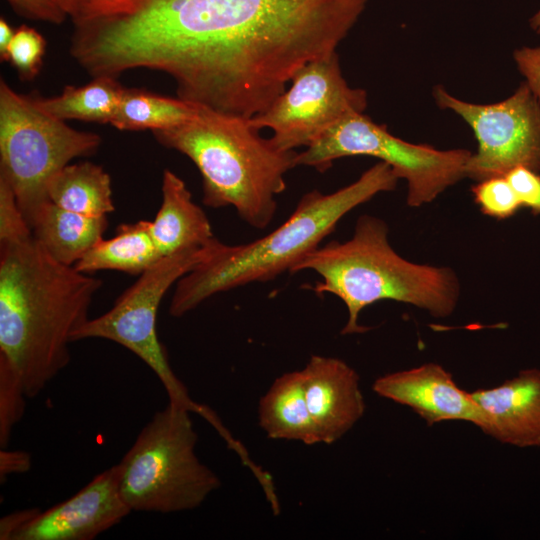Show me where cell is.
<instances>
[{"mask_svg":"<svg viewBox=\"0 0 540 540\" xmlns=\"http://www.w3.org/2000/svg\"><path fill=\"white\" fill-rule=\"evenodd\" d=\"M120 463L97 474L69 499L41 511L12 512L0 520L1 540H91L130 512L120 492Z\"/></svg>","mask_w":540,"mask_h":540,"instance_id":"obj_12","label":"cell"},{"mask_svg":"<svg viewBox=\"0 0 540 540\" xmlns=\"http://www.w3.org/2000/svg\"><path fill=\"white\" fill-rule=\"evenodd\" d=\"M190 413L169 402L122 458L120 492L131 511L193 510L220 487L219 477L196 455L198 435Z\"/></svg>","mask_w":540,"mask_h":540,"instance_id":"obj_6","label":"cell"},{"mask_svg":"<svg viewBox=\"0 0 540 540\" xmlns=\"http://www.w3.org/2000/svg\"><path fill=\"white\" fill-rule=\"evenodd\" d=\"M382 398L409 407L428 426L444 421H465L481 426L480 409L472 395L461 389L440 364L420 366L382 375L372 384Z\"/></svg>","mask_w":540,"mask_h":540,"instance_id":"obj_13","label":"cell"},{"mask_svg":"<svg viewBox=\"0 0 540 540\" xmlns=\"http://www.w3.org/2000/svg\"><path fill=\"white\" fill-rule=\"evenodd\" d=\"M49 201L66 210L91 217L114 211L111 177L92 162L68 164L47 183Z\"/></svg>","mask_w":540,"mask_h":540,"instance_id":"obj_20","label":"cell"},{"mask_svg":"<svg viewBox=\"0 0 540 540\" xmlns=\"http://www.w3.org/2000/svg\"><path fill=\"white\" fill-rule=\"evenodd\" d=\"M258 424L268 438L305 445L320 440L306 401L301 370L277 377L260 398Z\"/></svg>","mask_w":540,"mask_h":540,"instance_id":"obj_18","label":"cell"},{"mask_svg":"<svg viewBox=\"0 0 540 540\" xmlns=\"http://www.w3.org/2000/svg\"><path fill=\"white\" fill-rule=\"evenodd\" d=\"M162 258L150 232V221L120 224L110 239L101 238L73 266L91 274L114 270L140 275Z\"/></svg>","mask_w":540,"mask_h":540,"instance_id":"obj_19","label":"cell"},{"mask_svg":"<svg viewBox=\"0 0 540 540\" xmlns=\"http://www.w3.org/2000/svg\"><path fill=\"white\" fill-rule=\"evenodd\" d=\"M304 270L322 278L312 290L335 295L345 304L348 319L342 335L366 332L368 328L359 324V316L376 302L411 304L443 318L454 312L460 293L452 269L404 259L389 243L387 224L371 215L358 218L349 240L321 245L292 273Z\"/></svg>","mask_w":540,"mask_h":540,"instance_id":"obj_5","label":"cell"},{"mask_svg":"<svg viewBox=\"0 0 540 540\" xmlns=\"http://www.w3.org/2000/svg\"><path fill=\"white\" fill-rule=\"evenodd\" d=\"M26 398L17 370L0 358V447L7 448L14 426L22 419Z\"/></svg>","mask_w":540,"mask_h":540,"instance_id":"obj_23","label":"cell"},{"mask_svg":"<svg viewBox=\"0 0 540 540\" xmlns=\"http://www.w3.org/2000/svg\"><path fill=\"white\" fill-rule=\"evenodd\" d=\"M45 49L44 37L35 29L22 25L15 30L7 61L17 70L21 79L32 80L42 67Z\"/></svg>","mask_w":540,"mask_h":540,"instance_id":"obj_24","label":"cell"},{"mask_svg":"<svg viewBox=\"0 0 540 540\" xmlns=\"http://www.w3.org/2000/svg\"><path fill=\"white\" fill-rule=\"evenodd\" d=\"M22 16L32 20L61 24L68 17L58 0H7Z\"/></svg>","mask_w":540,"mask_h":540,"instance_id":"obj_28","label":"cell"},{"mask_svg":"<svg viewBox=\"0 0 540 540\" xmlns=\"http://www.w3.org/2000/svg\"><path fill=\"white\" fill-rule=\"evenodd\" d=\"M513 57L525 82L540 100V47H522L514 51Z\"/></svg>","mask_w":540,"mask_h":540,"instance_id":"obj_29","label":"cell"},{"mask_svg":"<svg viewBox=\"0 0 540 540\" xmlns=\"http://www.w3.org/2000/svg\"><path fill=\"white\" fill-rule=\"evenodd\" d=\"M370 0H98L82 47L96 76L161 71L178 98L252 118L329 56Z\"/></svg>","mask_w":540,"mask_h":540,"instance_id":"obj_1","label":"cell"},{"mask_svg":"<svg viewBox=\"0 0 540 540\" xmlns=\"http://www.w3.org/2000/svg\"><path fill=\"white\" fill-rule=\"evenodd\" d=\"M101 287L54 260L34 237L0 246V358L17 370L28 398L69 364V344Z\"/></svg>","mask_w":540,"mask_h":540,"instance_id":"obj_2","label":"cell"},{"mask_svg":"<svg viewBox=\"0 0 540 540\" xmlns=\"http://www.w3.org/2000/svg\"><path fill=\"white\" fill-rule=\"evenodd\" d=\"M107 216L91 217L45 202L34 213L30 227L35 240L57 262L74 266L101 238Z\"/></svg>","mask_w":540,"mask_h":540,"instance_id":"obj_17","label":"cell"},{"mask_svg":"<svg viewBox=\"0 0 540 540\" xmlns=\"http://www.w3.org/2000/svg\"><path fill=\"white\" fill-rule=\"evenodd\" d=\"M15 30L11 28L8 22L0 19V58L1 61H7L8 49L13 39Z\"/></svg>","mask_w":540,"mask_h":540,"instance_id":"obj_31","label":"cell"},{"mask_svg":"<svg viewBox=\"0 0 540 540\" xmlns=\"http://www.w3.org/2000/svg\"><path fill=\"white\" fill-rule=\"evenodd\" d=\"M432 94L438 107L459 115L477 140L465 177L478 182L505 176L517 166L540 172V100L526 82L510 97L492 104L461 100L441 85Z\"/></svg>","mask_w":540,"mask_h":540,"instance_id":"obj_11","label":"cell"},{"mask_svg":"<svg viewBox=\"0 0 540 540\" xmlns=\"http://www.w3.org/2000/svg\"><path fill=\"white\" fill-rule=\"evenodd\" d=\"M100 144L98 134L68 126L1 78L0 177L12 187L29 225L49 201L50 178L74 158L93 155Z\"/></svg>","mask_w":540,"mask_h":540,"instance_id":"obj_7","label":"cell"},{"mask_svg":"<svg viewBox=\"0 0 540 540\" xmlns=\"http://www.w3.org/2000/svg\"><path fill=\"white\" fill-rule=\"evenodd\" d=\"M505 177L521 206L529 208L535 215H540V175L538 172L525 166H517Z\"/></svg>","mask_w":540,"mask_h":540,"instance_id":"obj_27","label":"cell"},{"mask_svg":"<svg viewBox=\"0 0 540 540\" xmlns=\"http://www.w3.org/2000/svg\"><path fill=\"white\" fill-rule=\"evenodd\" d=\"M471 155L467 149L438 150L404 141L392 135L385 125L357 113L344 118L297 153L296 165L325 172L340 158H378L407 182L408 206L419 207L465 178V166Z\"/></svg>","mask_w":540,"mask_h":540,"instance_id":"obj_9","label":"cell"},{"mask_svg":"<svg viewBox=\"0 0 540 540\" xmlns=\"http://www.w3.org/2000/svg\"><path fill=\"white\" fill-rule=\"evenodd\" d=\"M208 245L162 257L139 275L110 310L89 319L73 335L72 342L101 338L127 348L156 374L168 394L169 402L199 414L215 429H219L222 423L213 410L192 400L173 372L156 329L157 313L163 297L172 285L205 258Z\"/></svg>","mask_w":540,"mask_h":540,"instance_id":"obj_8","label":"cell"},{"mask_svg":"<svg viewBox=\"0 0 540 540\" xmlns=\"http://www.w3.org/2000/svg\"><path fill=\"white\" fill-rule=\"evenodd\" d=\"M398 180L393 169L379 161L332 193L307 192L288 219L260 239L228 245L215 238L205 258L175 284L169 314L182 317L218 293L292 273L347 213L379 193L394 190Z\"/></svg>","mask_w":540,"mask_h":540,"instance_id":"obj_3","label":"cell"},{"mask_svg":"<svg viewBox=\"0 0 540 540\" xmlns=\"http://www.w3.org/2000/svg\"><path fill=\"white\" fill-rule=\"evenodd\" d=\"M308 408L320 443L347 434L366 409L358 373L345 361L313 355L301 369Z\"/></svg>","mask_w":540,"mask_h":540,"instance_id":"obj_14","label":"cell"},{"mask_svg":"<svg viewBox=\"0 0 540 540\" xmlns=\"http://www.w3.org/2000/svg\"><path fill=\"white\" fill-rule=\"evenodd\" d=\"M166 148L187 156L202 177V202L211 208L233 207L257 229L266 228L285 191V176L296 165V151L276 147L249 119L197 104L184 123L152 131Z\"/></svg>","mask_w":540,"mask_h":540,"instance_id":"obj_4","label":"cell"},{"mask_svg":"<svg viewBox=\"0 0 540 540\" xmlns=\"http://www.w3.org/2000/svg\"><path fill=\"white\" fill-rule=\"evenodd\" d=\"M472 395L480 409L483 433L518 448L540 447V369H523Z\"/></svg>","mask_w":540,"mask_h":540,"instance_id":"obj_15","label":"cell"},{"mask_svg":"<svg viewBox=\"0 0 540 540\" xmlns=\"http://www.w3.org/2000/svg\"><path fill=\"white\" fill-rule=\"evenodd\" d=\"M162 202L150 232L162 257L205 247L216 237L206 213L192 199L185 182L166 169L162 176Z\"/></svg>","mask_w":540,"mask_h":540,"instance_id":"obj_16","label":"cell"},{"mask_svg":"<svg viewBox=\"0 0 540 540\" xmlns=\"http://www.w3.org/2000/svg\"><path fill=\"white\" fill-rule=\"evenodd\" d=\"M72 19L77 17L94 0H58Z\"/></svg>","mask_w":540,"mask_h":540,"instance_id":"obj_32","label":"cell"},{"mask_svg":"<svg viewBox=\"0 0 540 540\" xmlns=\"http://www.w3.org/2000/svg\"><path fill=\"white\" fill-rule=\"evenodd\" d=\"M197 104L143 89L124 88L110 124L118 130L151 131L178 126L194 116Z\"/></svg>","mask_w":540,"mask_h":540,"instance_id":"obj_22","label":"cell"},{"mask_svg":"<svg viewBox=\"0 0 540 540\" xmlns=\"http://www.w3.org/2000/svg\"><path fill=\"white\" fill-rule=\"evenodd\" d=\"M471 192L481 212L493 218H509L522 208L505 176L478 181L472 186Z\"/></svg>","mask_w":540,"mask_h":540,"instance_id":"obj_25","label":"cell"},{"mask_svg":"<svg viewBox=\"0 0 540 540\" xmlns=\"http://www.w3.org/2000/svg\"><path fill=\"white\" fill-rule=\"evenodd\" d=\"M531 28L540 35V9L530 19Z\"/></svg>","mask_w":540,"mask_h":540,"instance_id":"obj_33","label":"cell"},{"mask_svg":"<svg viewBox=\"0 0 540 540\" xmlns=\"http://www.w3.org/2000/svg\"><path fill=\"white\" fill-rule=\"evenodd\" d=\"M31 455L23 450L0 449V482L4 483L11 474L26 473L31 468Z\"/></svg>","mask_w":540,"mask_h":540,"instance_id":"obj_30","label":"cell"},{"mask_svg":"<svg viewBox=\"0 0 540 540\" xmlns=\"http://www.w3.org/2000/svg\"><path fill=\"white\" fill-rule=\"evenodd\" d=\"M367 104V92L346 82L335 52L301 67L286 90L249 121L259 131L270 129V140L279 149L295 151L312 145L344 118L364 113Z\"/></svg>","mask_w":540,"mask_h":540,"instance_id":"obj_10","label":"cell"},{"mask_svg":"<svg viewBox=\"0 0 540 540\" xmlns=\"http://www.w3.org/2000/svg\"><path fill=\"white\" fill-rule=\"evenodd\" d=\"M33 237L10 184L0 177V246L23 242Z\"/></svg>","mask_w":540,"mask_h":540,"instance_id":"obj_26","label":"cell"},{"mask_svg":"<svg viewBox=\"0 0 540 540\" xmlns=\"http://www.w3.org/2000/svg\"><path fill=\"white\" fill-rule=\"evenodd\" d=\"M124 88L115 77L98 76L83 86L67 85L58 96L33 99L41 110L63 121L110 124Z\"/></svg>","mask_w":540,"mask_h":540,"instance_id":"obj_21","label":"cell"}]
</instances>
